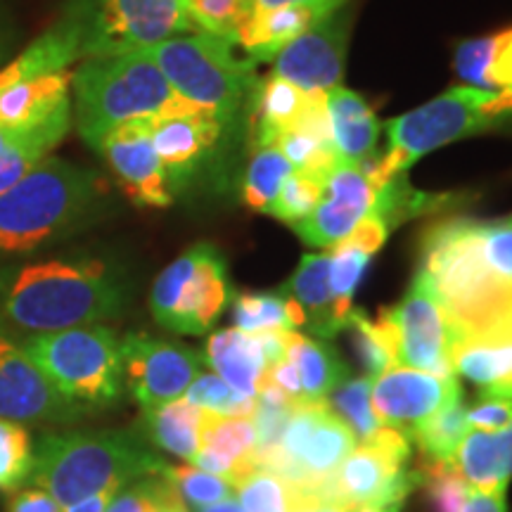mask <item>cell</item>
I'll use <instances>...</instances> for the list:
<instances>
[{"label":"cell","mask_w":512,"mask_h":512,"mask_svg":"<svg viewBox=\"0 0 512 512\" xmlns=\"http://www.w3.org/2000/svg\"><path fill=\"white\" fill-rule=\"evenodd\" d=\"M460 394L456 375L439 377L413 368H392L377 377L370 403L380 425L411 439L422 422Z\"/></svg>","instance_id":"obj_19"},{"label":"cell","mask_w":512,"mask_h":512,"mask_svg":"<svg viewBox=\"0 0 512 512\" xmlns=\"http://www.w3.org/2000/svg\"><path fill=\"white\" fill-rule=\"evenodd\" d=\"M328 124L332 145L339 162L366 164L373 157L382 124L377 121L373 107L351 88L337 86L325 93Z\"/></svg>","instance_id":"obj_24"},{"label":"cell","mask_w":512,"mask_h":512,"mask_svg":"<svg viewBox=\"0 0 512 512\" xmlns=\"http://www.w3.org/2000/svg\"><path fill=\"white\" fill-rule=\"evenodd\" d=\"M467 430V406L460 394L422 422L411 439L420 446L425 463H453Z\"/></svg>","instance_id":"obj_38"},{"label":"cell","mask_w":512,"mask_h":512,"mask_svg":"<svg viewBox=\"0 0 512 512\" xmlns=\"http://www.w3.org/2000/svg\"><path fill=\"white\" fill-rule=\"evenodd\" d=\"M463 235L491 271L512 280V219L477 221L458 216Z\"/></svg>","instance_id":"obj_41"},{"label":"cell","mask_w":512,"mask_h":512,"mask_svg":"<svg viewBox=\"0 0 512 512\" xmlns=\"http://www.w3.org/2000/svg\"><path fill=\"white\" fill-rule=\"evenodd\" d=\"M162 458L128 430L43 432L34 448L29 484L64 508L147 475H164Z\"/></svg>","instance_id":"obj_3"},{"label":"cell","mask_w":512,"mask_h":512,"mask_svg":"<svg viewBox=\"0 0 512 512\" xmlns=\"http://www.w3.org/2000/svg\"><path fill=\"white\" fill-rule=\"evenodd\" d=\"M420 484H425L434 512H463L470 484L456 463H422Z\"/></svg>","instance_id":"obj_48"},{"label":"cell","mask_w":512,"mask_h":512,"mask_svg":"<svg viewBox=\"0 0 512 512\" xmlns=\"http://www.w3.org/2000/svg\"><path fill=\"white\" fill-rule=\"evenodd\" d=\"M344 330H349L351 347H354L358 363L366 370V377H370V380H377L382 373L399 366L396 363L392 325L384 318V313H380L377 320H370L366 313L354 309Z\"/></svg>","instance_id":"obj_39"},{"label":"cell","mask_w":512,"mask_h":512,"mask_svg":"<svg viewBox=\"0 0 512 512\" xmlns=\"http://www.w3.org/2000/svg\"><path fill=\"white\" fill-rule=\"evenodd\" d=\"M207 418V411L192 406L190 401L178 399L143 411V427L152 444L171 456L192 463L202 448V432Z\"/></svg>","instance_id":"obj_31"},{"label":"cell","mask_w":512,"mask_h":512,"mask_svg":"<svg viewBox=\"0 0 512 512\" xmlns=\"http://www.w3.org/2000/svg\"><path fill=\"white\" fill-rule=\"evenodd\" d=\"M392 325L396 363L401 368L422 370L439 377H453V328L430 275L415 273L406 297L394 309L382 311Z\"/></svg>","instance_id":"obj_13"},{"label":"cell","mask_w":512,"mask_h":512,"mask_svg":"<svg viewBox=\"0 0 512 512\" xmlns=\"http://www.w3.org/2000/svg\"><path fill=\"white\" fill-rule=\"evenodd\" d=\"M463 512H508V496H505V489H470Z\"/></svg>","instance_id":"obj_51"},{"label":"cell","mask_w":512,"mask_h":512,"mask_svg":"<svg viewBox=\"0 0 512 512\" xmlns=\"http://www.w3.org/2000/svg\"><path fill=\"white\" fill-rule=\"evenodd\" d=\"M311 512H354L351 508H344V505H320V508Z\"/></svg>","instance_id":"obj_58"},{"label":"cell","mask_w":512,"mask_h":512,"mask_svg":"<svg viewBox=\"0 0 512 512\" xmlns=\"http://www.w3.org/2000/svg\"><path fill=\"white\" fill-rule=\"evenodd\" d=\"M325 181H328V171L294 169L290 178L283 183V188H280L268 214L273 219L290 223V226L306 219L318 207L320 197L325 192Z\"/></svg>","instance_id":"obj_42"},{"label":"cell","mask_w":512,"mask_h":512,"mask_svg":"<svg viewBox=\"0 0 512 512\" xmlns=\"http://www.w3.org/2000/svg\"><path fill=\"white\" fill-rule=\"evenodd\" d=\"M256 425L249 415H211L204 422L202 448L200 451L216 453V456L230 460V463L256 470Z\"/></svg>","instance_id":"obj_36"},{"label":"cell","mask_w":512,"mask_h":512,"mask_svg":"<svg viewBox=\"0 0 512 512\" xmlns=\"http://www.w3.org/2000/svg\"><path fill=\"white\" fill-rule=\"evenodd\" d=\"M72 105V72L43 74L0 91V133H19Z\"/></svg>","instance_id":"obj_23"},{"label":"cell","mask_w":512,"mask_h":512,"mask_svg":"<svg viewBox=\"0 0 512 512\" xmlns=\"http://www.w3.org/2000/svg\"><path fill=\"white\" fill-rule=\"evenodd\" d=\"M370 392H373V380L370 377H347L328 399L332 403V411L347 422L354 437L361 441L370 439L382 427L373 413Z\"/></svg>","instance_id":"obj_43"},{"label":"cell","mask_w":512,"mask_h":512,"mask_svg":"<svg viewBox=\"0 0 512 512\" xmlns=\"http://www.w3.org/2000/svg\"><path fill=\"white\" fill-rule=\"evenodd\" d=\"M204 363L245 399H256L259 384L268 370L266 335L228 328L214 332L207 339Z\"/></svg>","instance_id":"obj_21"},{"label":"cell","mask_w":512,"mask_h":512,"mask_svg":"<svg viewBox=\"0 0 512 512\" xmlns=\"http://www.w3.org/2000/svg\"><path fill=\"white\" fill-rule=\"evenodd\" d=\"M403 505L394 503H370V505H358L354 512H401Z\"/></svg>","instance_id":"obj_56"},{"label":"cell","mask_w":512,"mask_h":512,"mask_svg":"<svg viewBox=\"0 0 512 512\" xmlns=\"http://www.w3.org/2000/svg\"><path fill=\"white\" fill-rule=\"evenodd\" d=\"M235 48L226 38L188 31L166 38L147 53L178 98L214 114L228 128L245 112L256 88V64L240 57Z\"/></svg>","instance_id":"obj_7"},{"label":"cell","mask_w":512,"mask_h":512,"mask_svg":"<svg viewBox=\"0 0 512 512\" xmlns=\"http://www.w3.org/2000/svg\"><path fill=\"white\" fill-rule=\"evenodd\" d=\"M287 297L297 302L304 313V325L313 335L330 342L347 328L349 316L337 306L335 294L330 287V256L325 254H304L292 278L280 287Z\"/></svg>","instance_id":"obj_22"},{"label":"cell","mask_w":512,"mask_h":512,"mask_svg":"<svg viewBox=\"0 0 512 512\" xmlns=\"http://www.w3.org/2000/svg\"><path fill=\"white\" fill-rule=\"evenodd\" d=\"M8 512H67V508L38 486L12 491L8 498Z\"/></svg>","instance_id":"obj_50"},{"label":"cell","mask_w":512,"mask_h":512,"mask_svg":"<svg viewBox=\"0 0 512 512\" xmlns=\"http://www.w3.org/2000/svg\"><path fill=\"white\" fill-rule=\"evenodd\" d=\"M408 456V437L382 425L337 467L332 477L337 503L351 510L370 503L403 505L408 494L420 484V470H406Z\"/></svg>","instance_id":"obj_12"},{"label":"cell","mask_w":512,"mask_h":512,"mask_svg":"<svg viewBox=\"0 0 512 512\" xmlns=\"http://www.w3.org/2000/svg\"><path fill=\"white\" fill-rule=\"evenodd\" d=\"M183 8L195 31L226 38L238 46L256 10V0H183Z\"/></svg>","instance_id":"obj_40"},{"label":"cell","mask_w":512,"mask_h":512,"mask_svg":"<svg viewBox=\"0 0 512 512\" xmlns=\"http://www.w3.org/2000/svg\"><path fill=\"white\" fill-rule=\"evenodd\" d=\"M235 491L245 512H311L320 505H330L318 494L297 489L261 467H256Z\"/></svg>","instance_id":"obj_34"},{"label":"cell","mask_w":512,"mask_h":512,"mask_svg":"<svg viewBox=\"0 0 512 512\" xmlns=\"http://www.w3.org/2000/svg\"><path fill=\"white\" fill-rule=\"evenodd\" d=\"M128 304L119 266L93 254H60L0 266V318L24 335H43L117 318Z\"/></svg>","instance_id":"obj_1"},{"label":"cell","mask_w":512,"mask_h":512,"mask_svg":"<svg viewBox=\"0 0 512 512\" xmlns=\"http://www.w3.org/2000/svg\"><path fill=\"white\" fill-rule=\"evenodd\" d=\"M95 152L105 159L119 188L136 207L164 209L174 202V192L152 145L147 119L117 126L95 145Z\"/></svg>","instance_id":"obj_18"},{"label":"cell","mask_w":512,"mask_h":512,"mask_svg":"<svg viewBox=\"0 0 512 512\" xmlns=\"http://www.w3.org/2000/svg\"><path fill=\"white\" fill-rule=\"evenodd\" d=\"M22 344L48 380L88 415L121 401V339L110 325L95 323L43 335H24Z\"/></svg>","instance_id":"obj_8"},{"label":"cell","mask_w":512,"mask_h":512,"mask_svg":"<svg viewBox=\"0 0 512 512\" xmlns=\"http://www.w3.org/2000/svg\"><path fill=\"white\" fill-rule=\"evenodd\" d=\"M62 15L79 34L81 60L150 50L195 31L183 0H69Z\"/></svg>","instance_id":"obj_10"},{"label":"cell","mask_w":512,"mask_h":512,"mask_svg":"<svg viewBox=\"0 0 512 512\" xmlns=\"http://www.w3.org/2000/svg\"><path fill=\"white\" fill-rule=\"evenodd\" d=\"M178 498V491L164 475H147L121 486L105 512H159Z\"/></svg>","instance_id":"obj_46"},{"label":"cell","mask_w":512,"mask_h":512,"mask_svg":"<svg viewBox=\"0 0 512 512\" xmlns=\"http://www.w3.org/2000/svg\"><path fill=\"white\" fill-rule=\"evenodd\" d=\"M512 425V399L482 396L477 406L467 408V427L479 432H503Z\"/></svg>","instance_id":"obj_49"},{"label":"cell","mask_w":512,"mask_h":512,"mask_svg":"<svg viewBox=\"0 0 512 512\" xmlns=\"http://www.w3.org/2000/svg\"><path fill=\"white\" fill-rule=\"evenodd\" d=\"M147 124L171 192L190 183L226 133V126L214 114L195 105L152 117Z\"/></svg>","instance_id":"obj_20"},{"label":"cell","mask_w":512,"mask_h":512,"mask_svg":"<svg viewBox=\"0 0 512 512\" xmlns=\"http://www.w3.org/2000/svg\"><path fill=\"white\" fill-rule=\"evenodd\" d=\"M451 361L482 396L512 399V337H456Z\"/></svg>","instance_id":"obj_26"},{"label":"cell","mask_w":512,"mask_h":512,"mask_svg":"<svg viewBox=\"0 0 512 512\" xmlns=\"http://www.w3.org/2000/svg\"><path fill=\"white\" fill-rule=\"evenodd\" d=\"M159 512H188V505H185L183 498H178V501L169 503V505H166V508H162Z\"/></svg>","instance_id":"obj_57"},{"label":"cell","mask_w":512,"mask_h":512,"mask_svg":"<svg viewBox=\"0 0 512 512\" xmlns=\"http://www.w3.org/2000/svg\"><path fill=\"white\" fill-rule=\"evenodd\" d=\"M318 95L320 93H306L273 74L256 83L252 100H249L254 110V145H273L280 133L297 124L311 110Z\"/></svg>","instance_id":"obj_28"},{"label":"cell","mask_w":512,"mask_h":512,"mask_svg":"<svg viewBox=\"0 0 512 512\" xmlns=\"http://www.w3.org/2000/svg\"><path fill=\"white\" fill-rule=\"evenodd\" d=\"M228 302L226 259L209 242L185 249L157 275L150 292L152 318L178 335H207Z\"/></svg>","instance_id":"obj_11"},{"label":"cell","mask_w":512,"mask_h":512,"mask_svg":"<svg viewBox=\"0 0 512 512\" xmlns=\"http://www.w3.org/2000/svg\"><path fill=\"white\" fill-rule=\"evenodd\" d=\"M453 463L470 489L508 491L512 479V425L503 432L467 430Z\"/></svg>","instance_id":"obj_27"},{"label":"cell","mask_w":512,"mask_h":512,"mask_svg":"<svg viewBox=\"0 0 512 512\" xmlns=\"http://www.w3.org/2000/svg\"><path fill=\"white\" fill-rule=\"evenodd\" d=\"M195 512H245V508H242L238 498H230V501L207 505V508H197Z\"/></svg>","instance_id":"obj_55"},{"label":"cell","mask_w":512,"mask_h":512,"mask_svg":"<svg viewBox=\"0 0 512 512\" xmlns=\"http://www.w3.org/2000/svg\"><path fill=\"white\" fill-rule=\"evenodd\" d=\"M510 219H512V216H510Z\"/></svg>","instance_id":"obj_59"},{"label":"cell","mask_w":512,"mask_h":512,"mask_svg":"<svg viewBox=\"0 0 512 512\" xmlns=\"http://www.w3.org/2000/svg\"><path fill=\"white\" fill-rule=\"evenodd\" d=\"M420 249V268L430 275L453 335L512 337V280L482 264L458 216L427 228Z\"/></svg>","instance_id":"obj_4"},{"label":"cell","mask_w":512,"mask_h":512,"mask_svg":"<svg viewBox=\"0 0 512 512\" xmlns=\"http://www.w3.org/2000/svg\"><path fill=\"white\" fill-rule=\"evenodd\" d=\"M354 448V432L328 403H297L280 446L259 453L256 467L273 472L297 489L318 494L325 503L339 505L332 477Z\"/></svg>","instance_id":"obj_9"},{"label":"cell","mask_w":512,"mask_h":512,"mask_svg":"<svg viewBox=\"0 0 512 512\" xmlns=\"http://www.w3.org/2000/svg\"><path fill=\"white\" fill-rule=\"evenodd\" d=\"M17 41V29L15 22H12L10 10L5 8V3L0 0V67H3L5 60H8L12 48H15Z\"/></svg>","instance_id":"obj_52"},{"label":"cell","mask_w":512,"mask_h":512,"mask_svg":"<svg viewBox=\"0 0 512 512\" xmlns=\"http://www.w3.org/2000/svg\"><path fill=\"white\" fill-rule=\"evenodd\" d=\"M185 401L211 415H249L252 418L256 399H245L230 389L216 373L200 375L185 392Z\"/></svg>","instance_id":"obj_47"},{"label":"cell","mask_w":512,"mask_h":512,"mask_svg":"<svg viewBox=\"0 0 512 512\" xmlns=\"http://www.w3.org/2000/svg\"><path fill=\"white\" fill-rule=\"evenodd\" d=\"M292 171V162L278 145H254L252 159H249L245 178H242V200L249 209L268 214Z\"/></svg>","instance_id":"obj_37"},{"label":"cell","mask_w":512,"mask_h":512,"mask_svg":"<svg viewBox=\"0 0 512 512\" xmlns=\"http://www.w3.org/2000/svg\"><path fill=\"white\" fill-rule=\"evenodd\" d=\"M117 494V491H102V494H95L91 498H83V501L69 505L67 512H105L110 498Z\"/></svg>","instance_id":"obj_54"},{"label":"cell","mask_w":512,"mask_h":512,"mask_svg":"<svg viewBox=\"0 0 512 512\" xmlns=\"http://www.w3.org/2000/svg\"><path fill=\"white\" fill-rule=\"evenodd\" d=\"M377 185L368 164L337 162L328 171L325 192L318 207L302 221L292 223L297 238L311 247L332 249L361 223L375 207Z\"/></svg>","instance_id":"obj_17"},{"label":"cell","mask_w":512,"mask_h":512,"mask_svg":"<svg viewBox=\"0 0 512 512\" xmlns=\"http://www.w3.org/2000/svg\"><path fill=\"white\" fill-rule=\"evenodd\" d=\"M351 12L339 8L294 38L273 57V76L306 93H328L342 86L347 64Z\"/></svg>","instance_id":"obj_16"},{"label":"cell","mask_w":512,"mask_h":512,"mask_svg":"<svg viewBox=\"0 0 512 512\" xmlns=\"http://www.w3.org/2000/svg\"><path fill=\"white\" fill-rule=\"evenodd\" d=\"M121 366L124 387L143 411H150L183 399L190 384L202 375L204 354L145 332H128L121 337Z\"/></svg>","instance_id":"obj_15"},{"label":"cell","mask_w":512,"mask_h":512,"mask_svg":"<svg viewBox=\"0 0 512 512\" xmlns=\"http://www.w3.org/2000/svg\"><path fill=\"white\" fill-rule=\"evenodd\" d=\"M107 207L110 188L98 171L43 157L0 195V259L36 254L72 238Z\"/></svg>","instance_id":"obj_2"},{"label":"cell","mask_w":512,"mask_h":512,"mask_svg":"<svg viewBox=\"0 0 512 512\" xmlns=\"http://www.w3.org/2000/svg\"><path fill=\"white\" fill-rule=\"evenodd\" d=\"M72 124V105H67L43 121V124L29 128L22 136L0 147V195L10 190L19 178L27 174L31 166H36L43 157H48L50 150L62 143Z\"/></svg>","instance_id":"obj_33"},{"label":"cell","mask_w":512,"mask_h":512,"mask_svg":"<svg viewBox=\"0 0 512 512\" xmlns=\"http://www.w3.org/2000/svg\"><path fill=\"white\" fill-rule=\"evenodd\" d=\"M188 105L147 50L86 57L72 72V119L93 150L121 124L162 117Z\"/></svg>","instance_id":"obj_5"},{"label":"cell","mask_w":512,"mask_h":512,"mask_svg":"<svg viewBox=\"0 0 512 512\" xmlns=\"http://www.w3.org/2000/svg\"><path fill=\"white\" fill-rule=\"evenodd\" d=\"M164 477L169 479L171 486L178 491V496L192 508H207V505H216L230 498H238L235 486L226 482V479L211 475L207 470H200L197 465H176L166 467Z\"/></svg>","instance_id":"obj_45"},{"label":"cell","mask_w":512,"mask_h":512,"mask_svg":"<svg viewBox=\"0 0 512 512\" xmlns=\"http://www.w3.org/2000/svg\"><path fill=\"white\" fill-rule=\"evenodd\" d=\"M285 358L297 368L304 403H328L330 394L349 377V368L325 339H313L292 330L287 335Z\"/></svg>","instance_id":"obj_30"},{"label":"cell","mask_w":512,"mask_h":512,"mask_svg":"<svg viewBox=\"0 0 512 512\" xmlns=\"http://www.w3.org/2000/svg\"><path fill=\"white\" fill-rule=\"evenodd\" d=\"M290 3H304V5H313V8H320L323 12H335L339 8H347L349 0H256V5H261V8H275V5H290Z\"/></svg>","instance_id":"obj_53"},{"label":"cell","mask_w":512,"mask_h":512,"mask_svg":"<svg viewBox=\"0 0 512 512\" xmlns=\"http://www.w3.org/2000/svg\"><path fill=\"white\" fill-rule=\"evenodd\" d=\"M325 15H330V12H323L320 8L304 3L275 5V8H261V5H256L252 19H249L245 31H242L238 48L252 64L273 62V57L287 43L302 36L306 29L313 27Z\"/></svg>","instance_id":"obj_25"},{"label":"cell","mask_w":512,"mask_h":512,"mask_svg":"<svg viewBox=\"0 0 512 512\" xmlns=\"http://www.w3.org/2000/svg\"><path fill=\"white\" fill-rule=\"evenodd\" d=\"M273 145L283 150V155L290 159L294 169L330 171L332 164L337 162V155L330 136L325 93H320L311 110L297 124L280 133Z\"/></svg>","instance_id":"obj_32"},{"label":"cell","mask_w":512,"mask_h":512,"mask_svg":"<svg viewBox=\"0 0 512 512\" xmlns=\"http://www.w3.org/2000/svg\"><path fill=\"white\" fill-rule=\"evenodd\" d=\"M512 119V91H484L475 86H456L425 105L389 119V147L377 164H368L377 188L392 178L406 176L420 157L448 143L508 124Z\"/></svg>","instance_id":"obj_6"},{"label":"cell","mask_w":512,"mask_h":512,"mask_svg":"<svg viewBox=\"0 0 512 512\" xmlns=\"http://www.w3.org/2000/svg\"><path fill=\"white\" fill-rule=\"evenodd\" d=\"M235 328L245 332H292L304 325V313L285 292H245L233 299Z\"/></svg>","instance_id":"obj_35"},{"label":"cell","mask_w":512,"mask_h":512,"mask_svg":"<svg viewBox=\"0 0 512 512\" xmlns=\"http://www.w3.org/2000/svg\"><path fill=\"white\" fill-rule=\"evenodd\" d=\"M453 67L465 86L512 91V29L463 41L456 48Z\"/></svg>","instance_id":"obj_29"},{"label":"cell","mask_w":512,"mask_h":512,"mask_svg":"<svg viewBox=\"0 0 512 512\" xmlns=\"http://www.w3.org/2000/svg\"><path fill=\"white\" fill-rule=\"evenodd\" d=\"M0 418L41 425H72L88 418L64 396L24 349L22 337L0 318Z\"/></svg>","instance_id":"obj_14"},{"label":"cell","mask_w":512,"mask_h":512,"mask_svg":"<svg viewBox=\"0 0 512 512\" xmlns=\"http://www.w3.org/2000/svg\"><path fill=\"white\" fill-rule=\"evenodd\" d=\"M34 444L22 422L0 418V491L22 489L29 482Z\"/></svg>","instance_id":"obj_44"}]
</instances>
